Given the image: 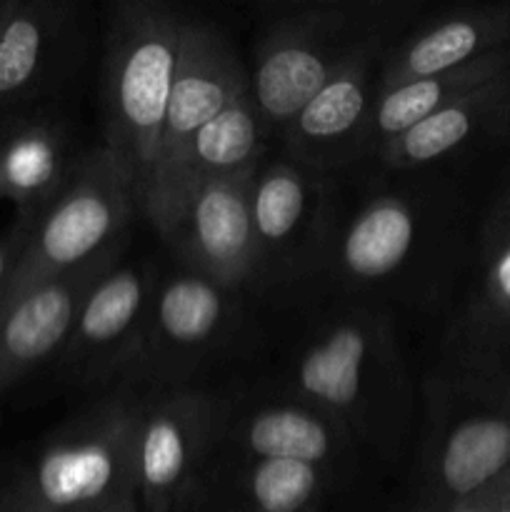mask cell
<instances>
[{
    "label": "cell",
    "mask_w": 510,
    "mask_h": 512,
    "mask_svg": "<svg viewBox=\"0 0 510 512\" xmlns=\"http://www.w3.org/2000/svg\"><path fill=\"white\" fill-rule=\"evenodd\" d=\"M140 395L118 390L45 438L13 475L25 512H110L135 498Z\"/></svg>",
    "instance_id": "cell-4"
},
{
    "label": "cell",
    "mask_w": 510,
    "mask_h": 512,
    "mask_svg": "<svg viewBox=\"0 0 510 512\" xmlns=\"http://www.w3.org/2000/svg\"><path fill=\"white\" fill-rule=\"evenodd\" d=\"M495 512H510V478H508V483H505L503 493H500L498 508H495Z\"/></svg>",
    "instance_id": "cell-29"
},
{
    "label": "cell",
    "mask_w": 510,
    "mask_h": 512,
    "mask_svg": "<svg viewBox=\"0 0 510 512\" xmlns=\"http://www.w3.org/2000/svg\"><path fill=\"white\" fill-rule=\"evenodd\" d=\"M155 285L158 270L153 263L120 258L88 290L73 333L58 355V370L68 383L93 385L130 373L143 345Z\"/></svg>",
    "instance_id": "cell-9"
},
{
    "label": "cell",
    "mask_w": 510,
    "mask_h": 512,
    "mask_svg": "<svg viewBox=\"0 0 510 512\" xmlns=\"http://www.w3.org/2000/svg\"><path fill=\"white\" fill-rule=\"evenodd\" d=\"M235 293L193 270L158 278L143 345L130 373L168 378L213 350L233 328Z\"/></svg>",
    "instance_id": "cell-12"
},
{
    "label": "cell",
    "mask_w": 510,
    "mask_h": 512,
    "mask_svg": "<svg viewBox=\"0 0 510 512\" xmlns=\"http://www.w3.org/2000/svg\"><path fill=\"white\" fill-rule=\"evenodd\" d=\"M335 473L290 460H253L235 478L228 512H318Z\"/></svg>",
    "instance_id": "cell-24"
},
{
    "label": "cell",
    "mask_w": 510,
    "mask_h": 512,
    "mask_svg": "<svg viewBox=\"0 0 510 512\" xmlns=\"http://www.w3.org/2000/svg\"><path fill=\"white\" fill-rule=\"evenodd\" d=\"M510 113V73L420 120L375 153L390 170H410L448 158L450 153L480 138Z\"/></svg>",
    "instance_id": "cell-21"
},
{
    "label": "cell",
    "mask_w": 510,
    "mask_h": 512,
    "mask_svg": "<svg viewBox=\"0 0 510 512\" xmlns=\"http://www.w3.org/2000/svg\"><path fill=\"white\" fill-rule=\"evenodd\" d=\"M428 510L475 498L510 478V408L463 410L445 403L425 448Z\"/></svg>",
    "instance_id": "cell-13"
},
{
    "label": "cell",
    "mask_w": 510,
    "mask_h": 512,
    "mask_svg": "<svg viewBox=\"0 0 510 512\" xmlns=\"http://www.w3.org/2000/svg\"><path fill=\"white\" fill-rule=\"evenodd\" d=\"M250 180L253 175L188 185L150 220L185 270L230 290L258 280Z\"/></svg>",
    "instance_id": "cell-7"
},
{
    "label": "cell",
    "mask_w": 510,
    "mask_h": 512,
    "mask_svg": "<svg viewBox=\"0 0 510 512\" xmlns=\"http://www.w3.org/2000/svg\"><path fill=\"white\" fill-rule=\"evenodd\" d=\"M30 230H33V220L15 218V223L0 235V290L8 283L10 273L15 270L25 245H28Z\"/></svg>",
    "instance_id": "cell-25"
},
{
    "label": "cell",
    "mask_w": 510,
    "mask_h": 512,
    "mask_svg": "<svg viewBox=\"0 0 510 512\" xmlns=\"http://www.w3.org/2000/svg\"><path fill=\"white\" fill-rule=\"evenodd\" d=\"M233 453L253 460H290L335 473V465L350 453L355 435L325 410L305 400H275L238 418H223L220 438Z\"/></svg>",
    "instance_id": "cell-18"
},
{
    "label": "cell",
    "mask_w": 510,
    "mask_h": 512,
    "mask_svg": "<svg viewBox=\"0 0 510 512\" xmlns=\"http://www.w3.org/2000/svg\"><path fill=\"white\" fill-rule=\"evenodd\" d=\"M258 240V278L295 273L325 260L330 245L328 195L318 173L293 160L260 163L250 180Z\"/></svg>",
    "instance_id": "cell-11"
},
{
    "label": "cell",
    "mask_w": 510,
    "mask_h": 512,
    "mask_svg": "<svg viewBox=\"0 0 510 512\" xmlns=\"http://www.w3.org/2000/svg\"><path fill=\"white\" fill-rule=\"evenodd\" d=\"M85 153L55 110L0 123V200L35 220L70 183Z\"/></svg>",
    "instance_id": "cell-19"
},
{
    "label": "cell",
    "mask_w": 510,
    "mask_h": 512,
    "mask_svg": "<svg viewBox=\"0 0 510 512\" xmlns=\"http://www.w3.org/2000/svg\"><path fill=\"white\" fill-rule=\"evenodd\" d=\"M188 15L160 0H125L103 30V148L120 165L143 210L178 73Z\"/></svg>",
    "instance_id": "cell-1"
},
{
    "label": "cell",
    "mask_w": 510,
    "mask_h": 512,
    "mask_svg": "<svg viewBox=\"0 0 510 512\" xmlns=\"http://www.w3.org/2000/svg\"><path fill=\"white\" fill-rule=\"evenodd\" d=\"M385 48L363 58L330 80L285 128L290 160L305 168L330 170L355 155H368V128L380 93V60Z\"/></svg>",
    "instance_id": "cell-15"
},
{
    "label": "cell",
    "mask_w": 510,
    "mask_h": 512,
    "mask_svg": "<svg viewBox=\"0 0 510 512\" xmlns=\"http://www.w3.org/2000/svg\"><path fill=\"white\" fill-rule=\"evenodd\" d=\"M123 253L48 278L0 310V398L40 365L58 360L88 290Z\"/></svg>",
    "instance_id": "cell-14"
},
{
    "label": "cell",
    "mask_w": 510,
    "mask_h": 512,
    "mask_svg": "<svg viewBox=\"0 0 510 512\" xmlns=\"http://www.w3.org/2000/svg\"><path fill=\"white\" fill-rule=\"evenodd\" d=\"M500 235H510V193L493 210L488 220V230H485V238H500Z\"/></svg>",
    "instance_id": "cell-27"
},
{
    "label": "cell",
    "mask_w": 510,
    "mask_h": 512,
    "mask_svg": "<svg viewBox=\"0 0 510 512\" xmlns=\"http://www.w3.org/2000/svg\"><path fill=\"white\" fill-rule=\"evenodd\" d=\"M223 418L213 398L170 388L140 395L135 420V498L145 512H175L193 488Z\"/></svg>",
    "instance_id": "cell-8"
},
{
    "label": "cell",
    "mask_w": 510,
    "mask_h": 512,
    "mask_svg": "<svg viewBox=\"0 0 510 512\" xmlns=\"http://www.w3.org/2000/svg\"><path fill=\"white\" fill-rule=\"evenodd\" d=\"M485 240L488 258L483 278L455 333L460 360L478 378H488L498 370L500 355L510 348V235Z\"/></svg>",
    "instance_id": "cell-23"
},
{
    "label": "cell",
    "mask_w": 510,
    "mask_h": 512,
    "mask_svg": "<svg viewBox=\"0 0 510 512\" xmlns=\"http://www.w3.org/2000/svg\"><path fill=\"white\" fill-rule=\"evenodd\" d=\"M268 140L270 133L248 88L198 130L170 183L145 210L148 220H153L188 185L255 175V170L263 163Z\"/></svg>",
    "instance_id": "cell-20"
},
{
    "label": "cell",
    "mask_w": 510,
    "mask_h": 512,
    "mask_svg": "<svg viewBox=\"0 0 510 512\" xmlns=\"http://www.w3.org/2000/svg\"><path fill=\"white\" fill-rule=\"evenodd\" d=\"M510 73V48L495 50L485 58L473 60L463 68L448 73L430 75V78L408 80V83L380 88L375 100L373 118L368 128V155L378 153L383 145L403 135L420 120L430 118L435 110L445 108L453 100L493 83Z\"/></svg>",
    "instance_id": "cell-22"
},
{
    "label": "cell",
    "mask_w": 510,
    "mask_h": 512,
    "mask_svg": "<svg viewBox=\"0 0 510 512\" xmlns=\"http://www.w3.org/2000/svg\"><path fill=\"white\" fill-rule=\"evenodd\" d=\"M423 238L425 215L415 200L395 193L378 195L360 205L333 235L325 260L348 288H375L415 263Z\"/></svg>",
    "instance_id": "cell-16"
},
{
    "label": "cell",
    "mask_w": 510,
    "mask_h": 512,
    "mask_svg": "<svg viewBox=\"0 0 510 512\" xmlns=\"http://www.w3.org/2000/svg\"><path fill=\"white\" fill-rule=\"evenodd\" d=\"M110 512H145V510L140 508L138 500H130V503L120 505V508H115V510H110Z\"/></svg>",
    "instance_id": "cell-30"
},
{
    "label": "cell",
    "mask_w": 510,
    "mask_h": 512,
    "mask_svg": "<svg viewBox=\"0 0 510 512\" xmlns=\"http://www.w3.org/2000/svg\"><path fill=\"white\" fill-rule=\"evenodd\" d=\"M248 88V68L228 35L205 20L190 18L143 213L170 183L198 130Z\"/></svg>",
    "instance_id": "cell-10"
},
{
    "label": "cell",
    "mask_w": 510,
    "mask_h": 512,
    "mask_svg": "<svg viewBox=\"0 0 510 512\" xmlns=\"http://www.w3.org/2000/svg\"><path fill=\"white\" fill-rule=\"evenodd\" d=\"M83 18L65 0H0V123L48 113L83 60Z\"/></svg>",
    "instance_id": "cell-6"
},
{
    "label": "cell",
    "mask_w": 510,
    "mask_h": 512,
    "mask_svg": "<svg viewBox=\"0 0 510 512\" xmlns=\"http://www.w3.org/2000/svg\"><path fill=\"white\" fill-rule=\"evenodd\" d=\"M0 512H25L23 500H20L13 478H10L8 483L0 485Z\"/></svg>",
    "instance_id": "cell-28"
},
{
    "label": "cell",
    "mask_w": 510,
    "mask_h": 512,
    "mask_svg": "<svg viewBox=\"0 0 510 512\" xmlns=\"http://www.w3.org/2000/svg\"><path fill=\"white\" fill-rule=\"evenodd\" d=\"M295 398L338 418L350 433L398 430L408 410V383L390 325L353 310L320 325L293 363Z\"/></svg>",
    "instance_id": "cell-3"
},
{
    "label": "cell",
    "mask_w": 510,
    "mask_h": 512,
    "mask_svg": "<svg viewBox=\"0 0 510 512\" xmlns=\"http://www.w3.org/2000/svg\"><path fill=\"white\" fill-rule=\"evenodd\" d=\"M135 210L133 188L113 155L103 145L85 153L63 193L33 220L28 245L0 290V310L43 280L123 253Z\"/></svg>",
    "instance_id": "cell-5"
},
{
    "label": "cell",
    "mask_w": 510,
    "mask_h": 512,
    "mask_svg": "<svg viewBox=\"0 0 510 512\" xmlns=\"http://www.w3.org/2000/svg\"><path fill=\"white\" fill-rule=\"evenodd\" d=\"M503 48H510V3L450 10L390 40L380 60V88L448 73Z\"/></svg>",
    "instance_id": "cell-17"
},
{
    "label": "cell",
    "mask_w": 510,
    "mask_h": 512,
    "mask_svg": "<svg viewBox=\"0 0 510 512\" xmlns=\"http://www.w3.org/2000/svg\"><path fill=\"white\" fill-rule=\"evenodd\" d=\"M388 0H328L298 3L270 20L255 50L250 98L270 138L348 65L370 50L388 48L405 13Z\"/></svg>",
    "instance_id": "cell-2"
},
{
    "label": "cell",
    "mask_w": 510,
    "mask_h": 512,
    "mask_svg": "<svg viewBox=\"0 0 510 512\" xmlns=\"http://www.w3.org/2000/svg\"><path fill=\"white\" fill-rule=\"evenodd\" d=\"M505 483H508V480H505ZM505 483L495 485V488L485 490V493L475 495V498L463 500V503L450 505V508H443V510H428V508H425L423 512H495V508H498L500 493H503V488H505Z\"/></svg>",
    "instance_id": "cell-26"
}]
</instances>
